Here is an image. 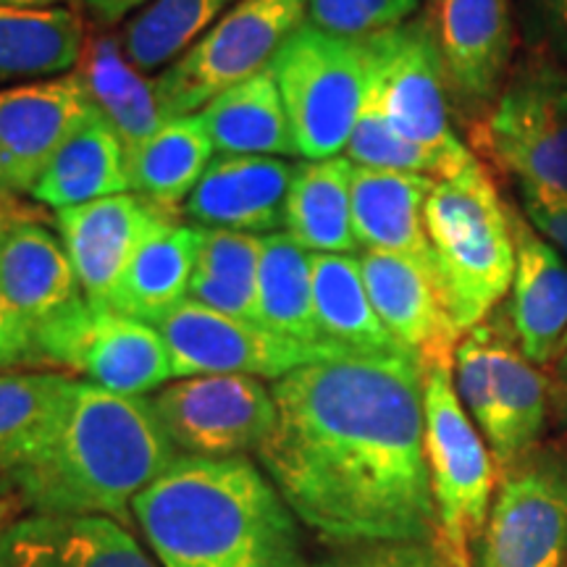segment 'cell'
Wrapping results in <instances>:
<instances>
[{"label":"cell","mask_w":567,"mask_h":567,"mask_svg":"<svg viewBox=\"0 0 567 567\" xmlns=\"http://www.w3.org/2000/svg\"><path fill=\"white\" fill-rule=\"evenodd\" d=\"M279 421L255 452L326 542L436 544L417 354H337L271 384Z\"/></svg>","instance_id":"6da1fadb"},{"label":"cell","mask_w":567,"mask_h":567,"mask_svg":"<svg viewBox=\"0 0 567 567\" xmlns=\"http://www.w3.org/2000/svg\"><path fill=\"white\" fill-rule=\"evenodd\" d=\"M132 517L161 567H308L295 513L250 457H176Z\"/></svg>","instance_id":"7a4b0ae2"},{"label":"cell","mask_w":567,"mask_h":567,"mask_svg":"<svg viewBox=\"0 0 567 567\" xmlns=\"http://www.w3.org/2000/svg\"><path fill=\"white\" fill-rule=\"evenodd\" d=\"M182 457L151 396L76 379L59 434L11 478L21 507L42 515H101L130 528L132 502Z\"/></svg>","instance_id":"3957f363"},{"label":"cell","mask_w":567,"mask_h":567,"mask_svg":"<svg viewBox=\"0 0 567 567\" xmlns=\"http://www.w3.org/2000/svg\"><path fill=\"white\" fill-rule=\"evenodd\" d=\"M434 281L452 329L463 339L509 295L515 239L509 208L478 158L450 179H436L423 208Z\"/></svg>","instance_id":"277c9868"},{"label":"cell","mask_w":567,"mask_h":567,"mask_svg":"<svg viewBox=\"0 0 567 567\" xmlns=\"http://www.w3.org/2000/svg\"><path fill=\"white\" fill-rule=\"evenodd\" d=\"M452 360L423 363L425 463L436 505V547L452 567H471L496 492V463L455 389Z\"/></svg>","instance_id":"5b68a950"},{"label":"cell","mask_w":567,"mask_h":567,"mask_svg":"<svg viewBox=\"0 0 567 567\" xmlns=\"http://www.w3.org/2000/svg\"><path fill=\"white\" fill-rule=\"evenodd\" d=\"M455 389L488 444L496 471L542 444L549 379L523 354L507 310H494L455 347Z\"/></svg>","instance_id":"8992f818"},{"label":"cell","mask_w":567,"mask_h":567,"mask_svg":"<svg viewBox=\"0 0 567 567\" xmlns=\"http://www.w3.org/2000/svg\"><path fill=\"white\" fill-rule=\"evenodd\" d=\"M478 145L513 176L523 200H567V66L534 51L509 71Z\"/></svg>","instance_id":"52a82bcc"},{"label":"cell","mask_w":567,"mask_h":567,"mask_svg":"<svg viewBox=\"0 0 567 567\" xmlns=\"http://www.w3.org/2000/svg\"><path fill=\"white\" fill-rule=\"evenodd\" d=\"M268 69L292 124L297 158H337L350 142L368 95L371 63L365 40L339 38L305 21Z\"/></svg>","instance_id":"ba28073f"},{"label":"cell","mask_w":567,"mask_h":567,"mask_svg":"<svg viewBox=\"0 0 567 567\" xmlns=\"http://www.w3.org/2000/svg\"><path fill=\"white\" fill-rule=\"evenodd\" d=\"M308 21V0H239L200 40L161 71L163 101L176 118L271 66L281 45Z\"/></svg>","instance_id":"9c48e42d"},{"label":"cell","mask_w":567,"mask_h":567,"mask_svg":"<svg viewBox=\"0 0 567 567\" xmlns=\"http://www.w3.org/2000/svg\"><path fill=\"white\" fill-rule=\"evenodd\" d=\"M40 368L76 373L116 394L147 396L174 379L158 329L82 297L34 331Z\"/></svg>","instance_id":"30bf717a"},{"label":"cell","mask_w":567,"mask_h":567,"mask_svg":"<svg viewBox=\"0 0 567 567\" xmlns=\"http://www.w3.org/2000/svg\"><path fill=\"white\" fill-rule=\"evenodd\" d=\"M478 567H567V444H536L502 467Z\"/></svg>","instance_id":"8fae6325"},{"label":"cell","mask_w":567,"mask_h":567,"mask_svg":"<svg viewBox=\"0 0 567 567\" xmlns=\"http://www.w3.org/2000/svg\"><path fill=\"white\" fill-rule=\"evenodd\" d=\"M365 45L371 63L365 103L417 145L471 158L473 153L452 130L450 87L431 17H413L365 38Z\"/></svg>","instance_id":"7c38bea8"},{"label":"cell","mask_w":567,"mask_h":567,"mask_svg":"<svg viewBox=\"0 0 567 567\" xmlns=\"http://www.w3.org/2000/svg\"><path fill=\"white\" fill-rule=\"evenodd\" d=\"M155 415L184 457H247L274 434L279 410L255 375L176 379L153 396Z\"/></svg>","instance_id":"4fadbf2b"},{"label":"cell","mask_w":567,"mask_h":567,"mask_svg":"<svg viewBox=\"0 0 567 567\" xmlns=\"http://www.w3.org/2000/svg\"><path fill=\"white\" fill-rule=\"evenodd\" d=\"M155 329L166 342L174 379L255 375L276 381L300 365L337 358V352L300 344L258 323L213 313L189 297L168 310Z\"/></svg>","instance_id":"5bb4252c"},{"label":"cell","mask_w":567,"mask_h":567,"mask_svg":"<svg viewBox=\"0 0 567 567\" xmlns=\"http://www.w3.org/2000/svg\"><path fill=\"white\" fill-rule=\"evenodd\" d=\"M82 297L59 234L17 197L0 200V305L6 313L34 339L42 323Z\"/></svg>","instance_id":"9a60e30c"},{"label":"cell","mask_w":567,"mask_h":567,"mask_svg":"<svg viewBox=\"0 0 567 567\" xmlns=\"http://www.w3.org/2000/svg\"><path fill=\"white\" fill-rule=\"evenodd\" d=\"M434 32L450 101L481 116L494 109L513 71V3L509 0H436Z\"/></svg>","instance_id":"2e32d148"},{"label":"cell","mask_w":567,"mask_h":567,"mask_svg":"<svg viewBox=\"0 0 567 567\" xmlns=\"http://www.w3.org/2000/svg\"><path fill=\"white\" fill-rule=\"evenodd\" d=\"M172 216H179V210L137 193L55 210V229L80 279L84 300L109 308L113 289L122 281L134 252L155 226Z\"/></svg>","instance_id":"e0dca14e"},{"label":"cell","mask_w":567,"mask_h":567,"mask_svg":"<svg viewBox=\"0 0 567 567\" xmlns=\"http://www.w3.org/2000/svg\"><path fill=\"white\" fill-rule=\"evenodd\" d=\"M90 109L74 71L0 90V172L13 197L32 193Z\"/></svg>","instance_id":"ac0fdd59"},{"label":"cell","mask_w":567,"mask_h":567,"mask_svg":"<svg viewBox=\"0 0 567 567\" xmlns=\"http://www.w3.org/2000/svg\"><path fill=\"white\" fill-rule=\"evenodd\" d=\"M0 567H158L132 530L101 515L13 517L0 528Z\"/></svg>","instance_id":"d6986e66"},{"label":"cell","mask_w":567,"mask_h":567,"mask_svg":"<svg viewBox=\"0 0 567 567\" xmlns=\"http://www.w3.org/2000/svg\"><path fill=\"white\" fill-rule=\"evenodd\" d=\"M295 163L268 155H218L205 168L184 216L203 229L274 234L284 226Z\"/></svg>","instance_id":"ffe728a7"},{"label":"cell","mask_w":567,"mask_h":567,"mask_svg":"<svg viewBox=\"0 0 567 567\" xmlns=\"http://www.w3.org/2000/svg\"><path fill=\"white\" fill-rule=\"evenodd\" d=\"M360 271L375 313L396 342L421 363L455 358L460 334L446 318L429 268L402 255L363 250Z\"/></svg>","instance_id":"44dd1931"},{"label":"cell","mask_w":567,"mask_h":567,"mask_svg":"<svg viewBox=\"0 0 567 567\" xmlns=\"http://www.w3.org/2000/svg\"><path fill=\"white\" fill-rule=\"evenodd\" d=\"M515 239V279L507 316L530 363L544 368L563 352L567 337V260L520 210L509 208Z\"/></svg>","instance_id":"7402d4cb"},{"label":"cell","mask_w":567,"mask_h":567,"mask_svg":"<svg viewBox=\"0 0 567 567\" xmlns=\"http://www.w3.org/2000/svg\"><path fill=\"white\" fill-rule=\"evenodd\" d=\"M74 76L82 82L92 109L124 142L126 158L176 118L163 101L158 80L132 66L116 34H87Z\"/></svg>","instance_id":"603a6c76"},{"label":"cell","mask_w":567,"mask_h":567,"mask_svg":"<svg viewBox=\"0 0 567 567\" xmlns=\"http://www.w3.org/2000/svg\"><path fill=\"white\" fill-rule=\"evenodd\" d=\"M436 179L423 174L354 166L352 231L358 247L415 260L434 274L423 208Z\"/></svg>","instance_id":"cb8c5ba5"},{"label":"cell","mask_w":567,"mask_h":567,"mask_svg":"<svg viewBox=\"0 0 567 567\" xmlns=\"http://www.w3.org/2000/svg\"><path fill=\"white\" fill-rule=\"evenodd\" d=\"M200 243V226H184L179 216L155 226L113 289L109 308L151 326L158 323L168 310L187 300Z\"/></svg>","instance_id":"d4e9b609"},{"label":"cell","mask_w":567,"mask_h":567,"mask_svg":"<svg viewBox=\"0 0 567 567\" xmlns=\"http://www.w3.org/2000/svg\"><path fill=\"white\" fill-rule=\"evenodd\" d=\"M76 379L61 371H0V473L9 481L51 446Z\"/></svg>","instance_id":"484cf974"},{"label":"cell","mask_w":567,"mask_h":567,"mask_svg":"<svg viewBox=\"0 0 567 567\" xmlns=\"http://www.w3.org/2000/svg\"><path fill=\"white\" fill-rule=\"evenodd\" d=\"M122 193H130L126 147L101 113L90 109L30 195L48 208L63 210Z\"/></svg>","instance_id":"4316f807"},{"label":"cell","mask_w":567,"mask_h":567,"mask_svg":"<svg viewBox=\"0 0 567 567\" xmlns=\"http://www.w3.org/2000/svg\"><path fill=\"white\" fill-rule=\"evenodd\" d=\"M313 310L318 334L329 350L342 354L408 352L375 313L360 258L354 255L313 252Z\"/></svg>","instance_id":"83f0119b"},{"label":"cell","mask_w":567,"mask_h":567,"mask_svg":"<svg viewBox=\"0 0 567 567\" xmlns=\"http://www.w3.org/2000/svg\"><path fill=\"white\" fill-rule=\"evenodd\" d=\"M84 21L69 6L11 9L0 6V90L71 74L80 63Z\"/></svg>","instance_id":"f1b7e54d"},{"label":"cell","mask_w":567,"mask_h":567,"mask_svg":"<svg viewBox=\"0 0 567 567\" xmlns=\"http://www.w3.org/2000/svg\"><path fill=\"white\" fill-rule=\"evenodd\" d=\"M352 172L354 163L344 155L295 163L284 229L305 250L352 255L358 247L352 231Z\"/></svg>","instance_id":"f546056e"},{"label":"cell","mask_w":567,"mask_h":567,"mask_svg":"<svg viewBox=\"0 0 567 567\" xmlns=\"http://www.w3.org/2000/svg\"><path fill=\"white\" fill-rule=\"evenodd\" d=\"M200 118L218 155H297L292 124L271 69L213 97Z\"/></svg>","instance_id":"4dcf8cb0"},{"label":"cell","mask_w":567,"mask_h":567,"mask_svg":"<svg viewBox=\"0 0 567 567\" xmlns=\"http://www.w3.org/2000/svg\"><path fill=\"white\" fill-rule=\"evenodd\" d=\"M258 323L279 337L334 352L318 334L313 310V255L297 245L287 231H274L264 237L258 266Z\"/></svg>","instance_id":"1f68e13d"},{"label":"cell","mask_w":567,"mask_h":567,"mask_svg":"<svg viewBox=\"0 0 567 567\" xmlns=\"http://www.w3.org/2000/svg\"><path fill=\"white\" fill-rule=\"evenodd\" d=\"M213 153L216 151L200 113L174 118L130 155V189L166 208H176L193 195Z\"/></svg>","instance_id":"d6a6232c"},{"label":"cell","mask_w":567,"mask_h":567,"mask_svg":"<svg viewBox=\"0 0 567 567\" xmlns=\"http://www.w3.org/2000/svg\"><path fill=\"white\" fill-rule=\"evenodd\" d=\"M237 3L239 0H153L126 21L118 40L126 59L140 71L172 66Z\"/></svg>","instance_id":"836d02e7"},{"label":"cell","mask_w":567,"mask_h":567,"mask_svg":"<svg viewBox=\"0 0 567 567\" xmlns=\"http://www.w3.org/2000/svg\"><path fill=\"white\" fill-rule=\"evenodd\" d=\"M344 153V158L352 161L354 166L381 168V172L423 174L431 176V179H450V176L465 172L476 161V155H471V158H455V155L417 145V142L408 140L405 134L396 132L368 103H363V111H360L358 124H354Z\"/></svg>","instance_id":"e575fe53"},{"label":"cell","mask_w":567,"mask_h":567,"mask_svg":"<svg viewBox=\"0 0 567 567\" xmlns=\"http://www.w3.org/2000/svg\"><path fill=\"white\" fill-rule=\"evenodd\" d=\"M421 0H308V21L339 38L365 40L405 24Z\"/></svg>","instance_id":"d590c367"},{"label":"cell","mask_w":567,"mask_h":567,"mask_svg":"<svg viewBox=\"0 0 567 567\" xmlns=\"http://www.w3.org/2000/svg\"><path fill=\"white\" fill-rule=\"evenodd\" d=\"M260 252H264V237H258V234L203 229L195 271L258 295Z\"/></svg>","instance_id":"8d00e7d4"},{"label":"cell","mask_w":567,"mask_h":567,"mask_svg":"<svg viewBox=\"0 0 567 567\" xmlns=\"http://www.w3.org/2000/svg\"><path fill=\"white\" fill-rule=\"evenodd\" d=\"M520 9L542 51L567 66V0H520Z\"/></svg>","instance_id":"74e56055"},{"label":"cell","mask_w":567,"mask_h":567,"mask_svg":"<svg viewBox=\"0 0 567 567\" xmlns=\"http://www.w3.org/2000/svg\"><path fill=\"white\" fill-rule=\"evenodd\" d=\"M326 567H452L436 544H384L381 549L342 565Z\"/></svg>","instance_id":"f35d334b"},{"label":"cell","mask_w":567,"mask_h":567,"mask_svg":"<svg viewBox=\"0 0 567 567\" xmlns=\"http://www.w3.org/2000/svg\"><path fill=\"white\" fill-rule=\"evenodd\" d=\"M523 216L567 260V200H523Z\"/></svg>","instance_id":"ab89813d"},{"label":"cell","mask_w":567,"mask_h":567,"mask_svg":"<svg viewBox=\"0 0 567 567\" xmlns=\"http://www.w3.org/2000/svg\"><path fill=\"white\" fill-rule=\"evenodd\" d=\"M13 368H40V358L34 339L0 305V371Z\"/></svg>","instance_id":"60d3db41"},{"label":"cell","mask_w":567,"mask_h":567,"mask_svg":"<svg viewBox=\"0 0 567 567\" xmlns=\"http://www.w3.org/2000/svg\"><path fill=\"white\" fill-rule=\"evenodd\" d=\"M151 3L153 0H84L87 13L95 19V24L101 27L118 24V21H124L132 11H142Z\"/></svg>","instance_id":"b9f144b4"},{"label":"cell","mask_w":567,"mask_h":567,"mask_svg":"<svg viewBox=\"0 0 567 567\" xmlns=\"http://www.w3.org/2000/svg\"><path fill=\"white\" fill-rule=\"evenodd\" d=\"M549 396H551V405L557 410L559 421L567 425V350L559 352L555 363V373H551V381H549Z\"/></svg>","instance_id":"7bdbcfd3"},{"label":"cell","mask_w":567,"mask_h":567,"mask_svg":"<svg viewBox=\"0 0 567 567\" xmlns=\"http://www.w3.org/2000/svg\"><path fill=\"white\" fill-rule=\"evenodd\" d=\"M74 0H0V6H11V9H59Z\"/></svg>","instance_id":"ee69618b"},{"label":"cell","mask_w":567,"mask_h":567,"mask_svg":"<svg viewBox=\"0 0 567 567\" xmlns=\"http://www.w3.org/2000/svg\"><path fill=\"white\" fill-rule=\"evenodd\" d=\"M13 502H21L17 488H13V484L9 481V476H6V473H0V509L13 505Z\"/></svg>","instance_id":"f6af8a7d"},{"label":"cell","mask_w":567,"mask_h":567,"mask_svg":"<svg viewBox=\"0 0 567 567\" xmlns=\"http://www.w3.org/2000/svg\"><path fill=\"white\" fill-rule=\"evenodd\" d=\"M19 507H21V502H13V505L0 509V528H3L9 520H13V517H17V509Z\"/></svg>","instance_id":"bcb514c9"},{"label":"cell","mask_w":567,"mask_h":567,"mask_svg":"<svg viewBox=\"0 0 567 567\" xmlns=\"http://www.w3.org/2000/svg\"><path fill=\"white\" fill-rule=\"evenodd\" d=\"M0 200H13V195L9 193V187H6L3 172H0Z\"/></svg>","instance_id":"7dc6e473"},{"label":"cell","mask_w":567,"mask_h":567,"mask_svg":"<svg viewBox=\"0 0 567 567\" xmlns=\"http://www.w3.org/2000/svg\"><path fill=\"white\" fill-rule=\"evenodd\" d=\"M563 350H567V337H565V342H563Z\"/></svg>","instance_id":"c3c4849f"}]
</instances>
